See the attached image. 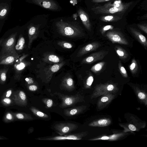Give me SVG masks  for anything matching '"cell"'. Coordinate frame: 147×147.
<instances>
[{
    "label": "cell",
    "instance_id": "12",
    "mask_svg": "<svg viewBox=\"0 0 147 147\" xmlns=\"http://www.w3.org/2000/svg\"><path fill=\"white\" fill-rule=\"evenodd\" d=\"M38 27L32 26L30 28L28 31L29 41L28 47L30 48L33 41L37 37L38 35Z\"/></svg>",
    "mask_w": 147,
    "mask_h": 147
},
{
    "label": "cell",
    "instance_id": "6",
    "mask_svg": "<svg viewBox=\"0 0 147 147\" xmlns=\"http://www.w3.org/2000/svg\"><path fill=\"white\" fill-rule=\"evenodd\" d=\"M108 53V51L102 50L93 53L84 59L82 61V63L91 64L101 60L103 59Z\"/></svg>",
    "mask_w": 147,
    "mask_h": 147
},
{
    "label": "cell",
    "instance_id": "27",
    "mask_svg": "<svg viewBox=\"0 0 147 147\" xmlns=\"http://www.w3.org/2000/svg\"><path fill=\"white\" fill-rule=\"evenodd\" d=\"M94 80V78L92 76H89L87 78L86 83L88 86H90L92 85Z\"/></svg>",
    "mask_w": 147,
    "mask_h": 147
},
{
    "label": "cell",
    "instance_id": "41",
    "mask_svg": "<svg viewBox=\"0 0 147 147\" xmlns=\"http://www.w3.org/2000/svg\"><path fill=\"white\" fill-rule=\"evenodd\" d=\"M7 12V10L5 9H3L1 12L0 15L1 16H3L5 15Z\"/></svg>",
    "mask_w": 147,
    "mask_h": 147
},
{
    "label": "cell",
    "instance_id": "20",
    "mask_svg": "<svg viewBox=\"0 0 147 147\" xmlns=\"http://www.w3.org/2000/svg\"><path fill=\"white\" fill-rule=\"evenodd\" d=\"M45 61H47L54 63L59 62L60 61V59L57 56L53 55H49L45 59Z\"/></svg>",
    "mask_w": 147,
    "mask_h": 147
},
{
    "label": "cell",
    "instance_id": "15",
    "mask_svg": "<svg viewBox=\"0 0 147 147\" xmlns=\"http://www.w3.org/2000/svg\"><path fill=\"white\" fill-rule=\"evenodd\" d=\"M101 21L107 22H115L118 21L121 18L120 17L112 15H108L101 17L100 18Z\"/></svg>",
    "mask_w": 147,
    "mask_h": 147
},
{
    "label": "cell",
    "instance_id": "17",
    "mask_svg": "<svg viewBox=\"0 0 147 147\" xmlns=\"http://www.w3.org/2000/svg\"><path fill=\"white\" fill-rule=\"evenodd\" d=\"M8 69V67L0 69V83H4L6 81L7 74Z\"/></svg>",
    "mask_w": 147,
    "mask_h": 147
},
{
    "label": "cell",
    "instance_id": "36",
    "mask_svg": "<svg viewBox=\"0 0 147 147\" xmlns=\"http://www.w3.org/2000/svg\"><path fill=\"white\" fill-rule=\"evenodd\" d=\"M129 128L132 131H135L136 129V128L133 125L130 124L129 125Z\"/></svg>",
    "mask_w": 147,
    "mask_h": 147
},
{
    "label": "cell",
    "instance_id": "40",
    "mask_svg": "<svg viewBox=\"0 0 147 147\" xmlns=\"http://www.w3.org/2000/svg\"><path fill=\"white\" fill-rule=\"evenodd\" d=\"M69 130V128L67 127H63L62 129V131L63 133H66L68 132Z\"/></svg>",
    "mask_w": 147,
    "mask_h": 147
},
{
    "label": "cell",
    "instance_id": "22",
    "mask_svg": "<svg viewBox=\"0 0 147 147\" xmlns=\"http://www.w3.org/2000/svg\"><path fill=\"white\" fill-rule=\"evenodd\" d=\"M118 67L119 71L121 75L124 77H127L128 75L127 71L125 67L121 64L120 61L119 62Z\"/></svg>",
    "mask_w": 147,
    "mask_h": 147
},
{
    "label": "cell",
    "instance_id": "14",
    "mask_svg": "<svg viewBox=\"0 0 147 147\" xmlns=\"http://www.w3.org/2000/svg\"><path fill=\"white\" fill-rule=\"evenodd\" d=\"M64 64V63L62 62L59 64H55L52 66L46 72V76L51 77L53 74L58 71Z\"/></svg>",
    "mask_w": 147,
    "mask_h": 147
},
{
    "label": "cell",
    "instance_id": "7",
    "mask_svg": "<svg viewBox=\"0 0 147 147\" xmlns=\"http://www.w3.org/2000/svg\"><path fill=\"white\" fill-rule=\"evenodd\" d=\"M17 34V33L12 34L4 40L1 45L2 48L1 52L15 49Z\"/></svg>",
    "mask_w": 147,
    "mask_h": 147
},
{
    "label": "cell",
    "instance_id": "37",
    "mask_svg": "<svg viewBox=\"0 0 147 147\" xmlns=\"http://www.w3.org/2000/svg\"><path fill=\"white\" fill-rule=\"evenodd\" d=\"M114 88V87L112 84H109L107 87V90L109 91H111Z\"/></svg>",
    "mask_w": 147,
    "mask_h": 147
},
{
    "label": "cell",
    "instance_id": "28",
    "mask_svg": "<svg viewBox=\"0 0 147 147\" xmlns=\"http://www.w3.org/2000/svg\"><path fill=\"white\" fill-rule=\"evenodd\" d=\"M66 83L69 86H72L73 83V79L71 78H67L66 80Z\"/></svg>",
    "mask_w": 147,
    "mask_h": 147
},
{
    "label": "cell",
    "instance_id": "39",
    "mask_svg": "<svg viewBox=\"0 0 147 147\" xmlns=\"http://www.w3.org/2000/svg\"><path fill=\"white\" fill-rule=\"evenodd\" d=\"M111 0H92V1L94 3H100L107 1H108Z\"/></svg>",
    "mask_w": 147,
    "mask_h": 147
},
{
    "label": "cell",
    "instance_id": "8",
    "mask_svg": "<svg viewBox=\"0 0 147 147\" xmlns=\"http://www.w3.org/2000/svg\"><path fill=\"white\" fill-rule=\"evenodd\" d=\"M34 3L43 8L51 10H56L58 6L57 4L52 0H33Z\"/></svg>",
    "mask_w": 147,
    "mask_h": 147
},
{
    "label": "cell",
    "instance_id": "44",
    "mask_svg": "<svg viewBox=\"0 0 147 147\" xmlns=\"http://www.w3.org/2000/svg\"><path fill=\"white\" fill-rule=\"evenodd\" d=\"M6 118L8 120L12 119V115L10 113H8L6 116Z\"/></svg>",
    "mask_w": 147,
    "mask_h": 147
},
{
    "label": "cell",
    "instance_id": "32",
    "mask_svg": "<svg viewBox=\"0 0 147 147\" xmlns=\"http://www.w3.org/2000/svg\"><path fill=\"white\" fill-rule=\"evenodd\" d=\"M138 97L140 99H143L145 98V94L142 92H140L138 94Z\"/></svg>",
    "mask_w": 147,
    "mask_h": 147
},
{
    "label": "cell",
    "instance_id": "25",
    "mask_svg": "<svg viewBox=\"0 0 147 147\" xmlns=\"http://www.w3.org/2000/svg\"><path fill=\"white\" fill-rule=\"evenodd\" d=\"M73 139V140H76L77 139V137L74 136H67V137H58L55 138V140H60L63 139Z\"/></svg>",
    "mask_w": 147,
    "mask_h": 147
},
{
    "label": "cell",
    "instance_id": "5",
    "mask_svg": "<svg viewBox=\"0 0 147 147\" xmlns=\"http://www.w3.org/2000/svg\"><path fill=\"white\" fill-rule=\"evenodd\" d=\"M105 36L113 43H117L122 45H128L127 40L123 34L119 32L109 31L107 33Z\"/></svg>",
    "mask_w": 147,
    "mask_h": 147
},
{
    "label": "cell",
    "instance_id": "3",
    "mask_svg": "<svg viewBox=\"0 0 147 147\" xmlns=\"http://www.w3.org/2000/svg\"><path fill=\"white\" fill-rule=\"evenodd\" d=\"M15 49L0 52V65H11L20 56Z\"/></svg>",
    "mask_w": 147,
    "mask_h": 147
},
{
    "label": "cell",
    "instance_id": "18",
    "mask_svg": "<svg viewBox=\"0 0 147 147\" xmlns=\"http://www.w3.org/2000/svg\"><path fill=\"white\" fill-rule=\"evenodd\" d=\"M105 64L104 62L98 63L93 66L90 70L94 73L98 72L102 69Z\"/></svg>",
    "mask_w": 147,
    "mask_h": 147
},
{
    "label": "cell",
    "instance_id": "11",
    "mask_svg": "<svg viewBox=\"0 0 147 147\" xmlns=\"http://www.w3.org/2000/svg\"><path fill=\"white\" fill-rule=\"evenodd\" d=\"M131 32L134 36L145 48L147 47V41L146 37L137 29L130 28Z\"/></svg>",
    "mask_w": 147,
    "mask_h": 147
},
{
    "label": "cell",
    "instance_id": "43",
    "mask_svg": "<svg viewBox=\"0 0 147 147\" xmlns=\"http://www.w3.org/2000/svg\"><path fill=\"white\" fill-rule=\"evenodd\" d=\"M12 93V91L11 90H8L7 92L6 96V97H9L11 95Z\"/></svg>",
    "mask_w": 147,
    "mask_h": 147
},
{
    "label": "cell",
    "instance_id": "2",
    "mask_svg": "<svg viewBox=\"0 0 147 147\" xmlns=\"http://www.w3.org/2000/svg\"><path fill=\"white\" fill-rule=\"evenodd\" d=\"M59 33L63 36L69 37H76L81 36L82 32L78 26L71 23L59 21L56 23Z\"/></svg>",
    "mask_w": 147,
    "mask_h": 147
},
{
    "label": "cell",
    "instance_id": "19",
    "mask_svg": "<svg viewBox=\"0 0 147 147\" xmlns=\"http://www.w3.org/2000/svg\"><path fill=\"white\" fill-rule=\"evenodd\" d=\"M138 68V66L136 61L134 58L133 59L131 63L129 66V69L133 74H134L136 73Z\"/></svg>",
    "mask_w": 147,
    "mask_h": 147
},
{
    "label": "cell",
    "instance_id": "23",
    "mask_svg": "<svg viewBox=\"0 0 147 147\" xmlns=\"http://www.w3.org/2000/svg\"><path fill=\"white\" fill-rule=\"evenodd\" d=\"M58 44L63 48L66 49H70L73 47L71 43L65 41L59 42Z\"/></svg>",
    "mask_w": 147,
    "mask_h": 147
},
{
    "label": "cell",
    "instance_id": "26",
    "mask_svg": "<svg viewBox=\"0 0 147 147\" xmlns=\"http://www.w3.org/2000/svg\"><path fill=\"white\" fill-rule=\"evenodd\" d=\"M137 25L140 29L144 31L146 34L147 33V26L146 24H138Z\"/></svg>",
    "mask_w": 147,
    "mask_h": 147
},
{
    "label": "cell",
    "instance_id": "31",
    "mask_svg": "<svg viewBox=\"0 0 147 147\" xmlns=\"http://www.w3.org/2000/svg\"><path fill=\"white\" fill-rule=\"evenodd\" d=\"M116 136V135H113V136H111V137L104 136L100 138H99L98 139H101L102 140H108V139H113V138H115V137Z\"/></svg>",
    "mask_w": 147,
    "mask_h": 147
},
{
    "label": "cell",
    "instance_id": "13",
    "mask_svg": "<svg viewBox=\"0 0 147 147\" xmlns=\"http://www.w3.org/2000/svg\"><path fill=\"white\" fill-rule=\"evenodd\" d=\"M25 40L24 38L22 35H20L16 45H15V49L16 51H21L24 48L25 45Z\"/></svg>",
    "mask_w": 147,
    "mask_h": 147
},
{
    "label": "cell",
    "instance_id": "10",
    "mask_svg": "<svg viewBox=\"0 0 147 147\" xmlns=\"http://www.w3.org/2000/svg\"><path fill=\"white\" fill-rule=\"evenodd\" d=\"M78 12L84 26L88 30L90 31L91 30V25L88 14L81 9L78 10Z\"/></svg>",
    "mask_w": 147,
    "mask_h": 147
},
{
    "label": "cell",
    "instance_id": "34",
    "mask_svg": "<svg viewBox=\"0 0 147 147\" xmlns=\"http://www.w3.org/2000/svg\"><path fill=\"white\" fill-rule=\"evenodd\" d=\"M53 105V101L50 99L48 100L47 102V105L48 107H51Z\"/></svg>",
    "mask_w": 147,
    "mask_h": 147
},
{
    "label": "cell",
    "instance_id": "35",
    "mask_svg": "<svg viewBox=\"0 0 147 147\" xmlns=\"http://www.w3.org/2000/svg\"><path fill=\"white\" fill-rule=\"evenodd\" d=\"M16 117L19 119H22L24 118V115L21 113H18L16 115Z\"/></svg>",
    "mask_w": 147,
    "mask_h": 147
},
{
    "label": "cell",
    "instance_id": "46",
    "mask_svg": "<svg viewBox=\"0 0 147 147\" xmlns=\"http://www.w3.org/2000/svg\"><path fill=\"white\" fill-rule=\"evenodd\" d=\"M36 114L38 116L40 117H42L44 115V114L40 111H38L36 113Z\"/></svg>",
    "mask_w": 147,
    "mask_h": 147
},
{
    "label": "cell",
    "instance_id": "30",
    "mask_svg": "<svg viewBox=\"0 0 147 147\" xmlns=\"http://www.w3.org/2000/svg\"><path fill=\"white\" fill-rule=\"evenodd\" d=\"M65 102L66 104L68 105H69L72 103V100L71 98H67L65 99Z\"/></svg>",
    "mask_w": 147,
    "mask_h": 147
},
{
    "label": "cell",
    "instance_id": "1",
    "mask_svg": "<svg viewBox=\"0 0 147 147\" xmlns=\"http://www.w3.org/2000/svg\"><path fill=\"white\" fill-rule=\"evenodd\" d=\"M132 3V2L123 3L120 1H117L113 4L109 3L103 5L94 7L92 10L96 14L122 13L125 11Z\"/></svg>",
    "mask_w": 147,
    "mask_h": 147
},
{
    "label": "cell",
    "instance_id": "21",
    "mask_svg": "<svg viewBox=\"0 0 147 147\" xmlns=\"http://www.w3.org/2000/svg\"><path fill=\"white\" fill-rule=\"evenodd\" d=\"M110 123V121L108 119H103L99 120L96 123L94 122L93 125L94 126H103L108 125Z\"/></svg>",
    "mask_w": 147,
    "mask_h": 147
},
{
    "label": "cell",
    "instance_id": "16",
    "mask_svg": "<svg viewBox=\"0 0 147 147\" xmlns=\"http://www.w3.org/2000/svg\"><path fill=\"white\" fill-rule=\"evenodd\" d=\"M116 52L119 57L121 59H126L128 56V54L124 49L120 46L115 47Z\"/></svg>",
    "mask_w": 147,
    "mask_h": 147
},
{
    "label": "cell",
    "instance_id": "9",
    "mask_svg": "<svg viewBox=\"0 0 147 147\" xmlns=\"http://www.w3.org/2000/svg\"><path fill=\"white\" fill-rule=\"evenodd\" d=\"M101 45L100 44L96 42L89 43L81 48L77 53V56L81 57L89 52L97 50Z\"/></svg>",
    "mask_w": 147,
    "mask_h": 147
},
{
    "label": "cell",
    "instance_id": "4",
    "mask_svg": "<svg viewBox=\"0 0 147 147\" xmlns=\"http://www.w3.org/2000/svg\"><path fill=\"white\" fill-rule=\"evenodd\" d=\"M28 55L23 54L21 57L20 56L14 63V69L15 72L14 78L16 80H20V79L22 72L30 64L29 62L24 59Z\"/></svg>",
    "mask_w": 147,
    "mask_h": 147
},
{
    "label": "cell",
    "instance_id": "45",
    "mask_svg": "<svg viewBox=\"0 0 147 147\" xmlns=\"http://www.w3.org/2000/svg\"><path fill=\"white\" fill-rule=\"evenodd\" d=\"M108 100V98L107 97H104L101 99V101L103 102L107 101Z\"/></svg>",
    "mask_w": 147,
    "mask_h": 147
},
{
    "label": "cell",
    "instance_id": "24",
    "mask_svg": "<svg viewBox=\"0 0 147 147\" xmlns=\"http://www.w3.org/2000/svg\"><path fill=\"white\" fill-rule=\"evenodd\" d=\"M113 28V26L111 25H109L105 26L103 27L100 30L101 33L103 34L106 31L109 30H112Z\"/></svg>",
    "mask_w": 147,
    "mask_h": 147
},
{
    "label": "cell",
    "instance_id": "33",
    "mask_svg": "<svg viewBox=\"0 0 147 147\" xmlns=\"http://www.w3.org/2000/svg\"><path fill=\"white\" fill-rule=\"evenodd\" d=\"M37 88L36 86L34 85H32L30 86L29 87V89L31 91H34L36 90Z\"/></svg>",
    "mask_w": 147,
    "mask_h": 147
},
{
    "label": "cell",
    "instance_id": "29",
    "mask_svg": "<svg viewBox=\"0 0 147 147\" xmlns=\"http://www.w3.org/2000/svg\"><path fill=\"white\" fill-rule=\"evenodd\" d=\"M19 96L20 98L22 100H24L26 99V96L24 93L21 91L19 92Z\"/></svg>",
    "mask_w": 147,
    "mask_h": 147
},
{
    "label": "cell",
    "instance_id": "42",
    "mask_svg": "<svg viewBox=\"0 0 147 147\" xmlns=\"http://www.w3.org/2000/svg\"><path fill=\"white\" fill-rule=\"evenodd\" d=\"M77 112V111L76 109H73L70 112V114L71 115H74Z\"/></svg>",
    "mask_w": 147,
    "mask_h": 147
},
{
    "label": "cell",
    "instance_id": "38",
    "mask_svg": "<svg viewBox=\"0 0 147 147\" xmlns=\"http://www.w3.org/2000/svg\"><path fill=\"white\" fill-rule=\"evenodd\" d=\"M3 101L7 104H9L11 102V100L9 98H5L3 99Z\"/></svg>",
    "mask_w": 147,
    "mask_h": 147
},
{
    "label": "cell",
    "instance_id": "47",
    "mask_svg": "<svg viewBox=\"0 0 147 147\" xmlns=\"http://www.w3.org/2000/svg\"><path fill=\"white\" fill-rule=\"evenodd\" d=\"M4 39H1L0 40V46H1V44L4 40Z\"/></svg>",
    "mask_w": 147,
    "mask_h": 147
}]
</instances>
